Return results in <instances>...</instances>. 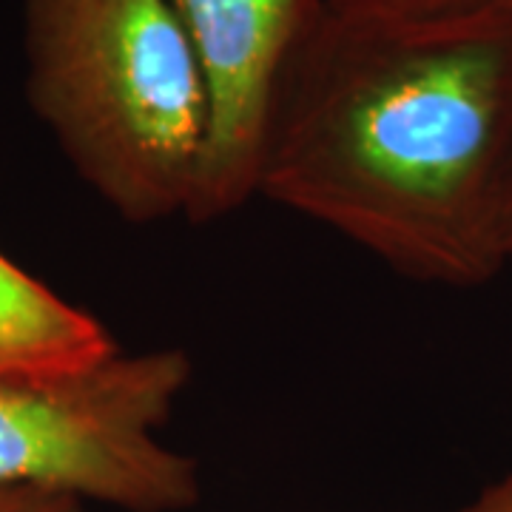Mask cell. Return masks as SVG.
Returning a JSON list of instances; mask_svg holds the SVG:
<instances>
[{"label":"cell","mask_w":512,"mask_h":512,"mask_svg":"<svg viewBox=\"0 0 512 512\" xmlns=\"http://www.w3.org/2000/svg\"><path fill=\"white\" fill-rule=\"evenodd\" d=\"M512 29L436 35L325 9L268 117L256 197L421 285L507 268Z\"/></svg>","instance_id":"cell-1"},{"label":"cell","mask_w":512,"mask_h":512,"mask_svg":"<svg viewBox=\"0 0 512 512\" xmlns=\"http://www.w3.org/2000/svg\"><path fill=\"white\" fill-rule=\"evenodd\" d=\"M29 97L123 220L191 217L211 134L200 55L171 0H26Z\"/></svg>","instance_id":"cell-2"},{"label":"cell","mask_w":512,"mask_h":512,"mask_svg":"<svg viewBox=\"0 0 512 512\" xmlns=\"http://www.w3.org/2000/svg\"><path fill=\"white\" fill-rule=\"evenodd\" d=\"M191 376L183 348H151L57 379L0 382V487L123 512L194 510L200 464L160 439Z\"/></svg>","instance_id":"cell-3"},{"label":"cell","mask_w":512,"mask_h":512,"mask_svg":"<svg viewBox=\"0 0 512 512\" xmlns=\"http://www.w3.org/2000/svg\"><path fill=\"white\" fill-rule=\"evenodd\" d=\"M211 94V134L188 222L208 225L256 197L259 157L276 89L328 0H171Z\"/></svg>","instance_id":"cell-4"},{"label":"cell","mask_w":512,"mask_h":512,"mask_svg":"<svg viewBox=\"0 0 512 512\" xmlns=\"http://www.w3.org/2000/svg\"><path fill=\"white\" fill-rule=\"evenodd\" d=\"M117 350L92 313L74 308L0 254V382L69 376Z\"/></svg>","instance_id":"cell-5"},{"label":"cell","mask_w":512,"mask_h":512,"mask_svg":"<svg viewBox=\"0 0 512 512\" xmlns=\"http://www.w3.org/2000/svg\"><path fill=\"white\" fill-rule=\"evenodd\" d=\"M328 9L436 35L512 29V0H328Z\"/></svg>","instance_id":"cell-6"},{"label":"cell","mask_w":512,"mask_h":512,"mask_svg":"<svg viewBox=\"0 0 512 512\" xmlns=\"http://www.w3.org/2000/svg\"><path fill=\"white\" fill-rule=\"evenodd\" d=\"M0 512H83V504L72 495L35 487H0Z\"/></svg>","instance_id":"cell-7"},{"label":"cell","mask_w":512,"mask_h":512,"mask_svg":"<svg viewBox=\"0 0 512 512\" xmlns=\"http://www.w3.org/2000/svg\"><path fill=\"white\" fill-rule=\"evenodd\" d=\"M458 512H512V470H507L493 484H487L481 493L464 504Z\"/></svg>","instance_id":"cell-8"},{"label":"cell","mask_w":512,"mask_h":512,"mask_svg":"<svg viewBox=\"0 0 512 512\" xmlns=\"http://www.w3.org/2000/svg\"><path fill=\"white\" fill-rule=\"evenodd\" d=\"M501 251L507 265H512V183L510 194H507V205H504V220H501Z\"/></svg>","instance_id":"cell-9"}]
</instances>
